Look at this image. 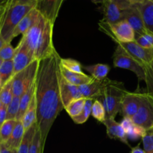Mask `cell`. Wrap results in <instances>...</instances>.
<instances>
[{
    "mask_svg": "<svg viewBox=\"0 0 153 153\" xmlns=\"http://www.w3.org/2000/svg\"><path fill=\"white\" fill-rule=\"evenodd\" d=\"M122 20H125L135 32V37L149 33L146 28L140 11L136 4H132L124 13Z\"/></svg>",
    "mask_w": 153,
    "mask_h": 153,
    "instance_id": "obj_12",
    "label": "cell"
},
{
    "mask_svg": "<svg viewBox=\"0 0 153 153\" xmlns=\"http://www.w3.org/2000/svg\"><path fill=\"white\" fill-rule=\"evenodd\" d=\"M100 30L111 37L116 43H129L135 40V32L125 20H122L113 24L100 21Z\"/></svg>",
    "mask_w": 153,
    "mask_h": 153,
    "instance_id": "obj_6",
    "label": "cell"
},
{
    "mask_svg": "<svg viewBox=\"0 0 153 153\" xmlns=\"http://www.w3.org/2000/svg\"><path fill=\"white\" fill-rule=\"evenodd\" d=\"M3 85V83H2V79L1 76H0V88H2V86Z\"/></svg>",
    "mask_w": 153,
    "mask_h": 153,
    "instance_id": "obj_48",
    "label": "cell"
},
{
    "mask_svg": "<svg viewBox=\"0 0 153 153\" xmlns=\"http://www.w3.org/2000/svg\"><path fill=\"white\" fill-rule=\"evenodd\" d=\"M116 44L122 48L131 58L137 61L142 67L148 65L153 61V49H145L138 45L135 41L119 43Z\"/></svg>",
    "mask_w": 153,
    "mask_h": 153,
    "instance_id": "obj_10",
    "label": "cell"
},
{
    "mask_svg": "<svg viewBox=\"0 0 153 153\" xmlns=\"http://www.w3.org/2000/svg\"><path fill=\"white\" fill-rule=\"evenodd\" d=\"M38 128V126L37 123H35L30 128L26 130L22 141L17 149V153H28L30 146H31Z\"/></svg>",
    "mask_w": 153,
    "mask_h": 153,
    "instance_id": "obj_25",
    "label": "cell"
},
{
    "mask_svg": "<svg viewBox=\"0 0 153 153\" xmlns=\"http://www.w3.org/2000/svg\"><path fill=\"white\" fill-rule=\"evenodd\" d=\"M92 1L93 3H94V4H103L104 2L106 0H91Z\"/></svg>",
    "mask_w": 153,
    "mask_h": 153,
    "instance_id": "obj_46",
    "label": "cell"
},
{
    "mask_svg": "<svg viewBox=\"0 0 153 153\" xmlns=\"http://www.w3.org/2000/svg\"><path fill=\"white\" fill-rule=\"evenodd\" d=\"M11 1H12V0H9V1H8V4H6V5H5V7H4V8H3V10H2L1 12H0V17H1V16H2V13H4V10H6V8H7V7H8V5H9V4H10V2H11Z\"/></svg>",
    "mask_w": 153,
    "mask_h": 153,
    "instance_id": "obj_45",
    "label": "cell"
},
{
    "mask_svg": "<svg viewBox=\"0 0 153 153\" xmlns=\"http://www.w3.org/2000/svg\"><path fill=\"white\" fill-rule=\"evenodd\" d=\"M34 60L35 59L27 46L25 40L21 37L20 41L15 48V53L13 58L14 75L28 67Z\"/></svg>",
    "mask_w": 153,
    "mask_h": 153,
    "instance_id": "obj_11",
    "label": "cell"
},
{
    "mask_svg": "<svg viewBox=\"0 0 153 153\" xmlns=\"http://www.w3.org/2000/svg\"><path fill=\"white\" fill-rule=\"evenodd\" d=\"M40 61L34 60L29 65L12 77L14 97H20L34 82Z\"/></svg>",
    "mask_w": 153,
    "mask_h": 153,
    "instance_id": "obj_5",
    "label": "cell"
},
{
    "mask_svg": "<svg viewBox=\"0 0 153 153\" xmlns=\"http://www.w3.org/2000/svg\"><path fill=\"white\" fill-rule=\"evenodd\" d=\"M21 121H22L25 130L28 129L33 124L37 123V105H36V100L34 96Z\"/></svg>",
    "mask_w": 153,
    "mask_h": 153,
    "instance_id": "obj_26",
    "label": "cell"
},
{
    "mask_svg": "<svg viewBox=\"0 0 153 153\" xmlns=\"http://www.w3.org/2000/svg\"><path fill=\"white\" fill-rule=\"evenodd\" d=\"M60 72L68 82L76 86H80V85L89 83L94 79L91 76H88L85 73L80 74V73H73V72L68 71L61 66H60Z\"/></svg>",
    "mask_w": 153,
    "mask_h": 153,
    "instance_id": "obj_21",
    "label": "cell"
},
{
    "mask_svg": "<svg viewBox=\"0 0 153 153\" xmlns=\"http://www.w3.org/2000/svg\"><path fill=\"white\" fill-rule=\"evenodd\" d=\"M150 1H152V2H153V0H150Z\"/></svg>",
    "mask_w": 153,
    "mask_h": 153,
    "instance_id": "obj_52",
    "label": "cell"
},
{
    "mask_svg": "<svg viewBox=\"0 0 153 153\" xmlns=\"http://www.w3.org/2000/svg\"><path fill=\"white\" fill-rule=\"evenodd\" d=\"M34 92H35V81L31 85V87L20 97V108L17 116H16V120H22V117L25 114L27 108H28L33 97H34Z\"/></svg>",
    "mask_w": 153,
    "mask_h": 153,
    "instance_id": "obj_23",
    "label": "cell"
},
{
    "mask_svg": "<svg viewBox=\"0 0 153 153\" xmlns=\"http://www.w3.org/2000/svg\"><path fill=\"white\" fill-rule=\"evenodd\" d=\"M60 66L73 73L82 74V66L79 61L72 58H60Z\"/></svg>",
    "mask_w": 153,
    "mask_h": 153,
    "instance_id": "obj_32",
    "label": "cell"
},
{
    "mask_svg": "<svg viewBox=\"0 0 153 153\" xmlns=\"http://www.w3.org/2000/svg\"><path fill=\"white\" fill-rule=\"evenodd\" d=\"M142 141L145 153H153V128L146 130Z\"/></svg>",
    "mask_w": 153,
    "mask_h": 153,
    "instance_id": "obj_38",
    "label": "cell"
},
{
    "mask_svg": "<svg viewBox=\"0 0 153 153\" xmlns=\"http://www.w3.org/2000/svg\"><path fill=\"white\" fill-rule=\"evenodd\" d=\"M141 93H130L127 91L122 101L121 114L123 117L131 119L136 113L140 104Z\"/></svg>",
    "mask_w": 153,
    "mask_h": 153,
    "instance_id": "obj_16",
    "label": "cell"
},
{
    "mask_svg": "<svg viewBox=\"0 0 153 153\" xmlns=\"http://www.w3.org/2000/svg\"><path fill=\"white\" fill-rule=\"evenodd\" d=\"M7 1V0H0V4H3L4 2H5V1Z\"/></svg>",
    "mask_w": 153,
    "mask_h": 153,
    "instance_id": "obj_49",
    "label": "cell"
},
{
    "mask_svg": "<svg viewBox=\"0 0 153 153\" xmlns=\"http://www.w3.org/2000/svg\"><path fill=\"white\" fill-rule=\"evenodd\" d=\"M136 5L140 11L146 28L153 34V2L150 0H146Z\"/></svg>",
    "mask_w": 153,
    "mask_h": 153,
    "instance_id": "obj_20",
    "label": "cell"
},
{
    "mask_svg": "<svg viewBox=\"0 0 153 153\" xmlns=\"http://www.w3.org/2000/svg\"><path fill=\"white\" fill-rule=\"evenodd\" d=\"M2 105L1 102H0V108H1V107H2Z\"/></svg>",
    "mask_w": 153,
    "mask_h": 153,
    "instance_id": "obj_51",
    "label": "cell"
},
{
    "mask_svg": "<svg viewBox=\"0 0 153 153\" xmlns=\"http://www.w3.org/2000/svg\"><path fill=\"white\" fill-rule=\"evenodd\" d=\"M58 82H59L60 95H61L62 102L64 108L74 100L82 98L78 86L68 82L62 76L61 72H59L58 74Z\"/></svg>",
    "mask_w": 153,
    "mask_h": 153,
    "instance_id": "obj_15",
    "label": "cell"
},
{
    "mask_svg": "<svg viewBox=\"0 0 153 153\" xmlns=\"http://www.w3.org/2000/svg\"><path fill=\"white\" fill-rule=\"evenodd\" d=\"M120 124L125 131L128 139L131 140H136L142 138L146 132V130L143 128L134 123L130 118L123 117V120Z\"/></svg>",
    "mask_w": 153,
    "mask_h": 153,
    "instance_id": "obj_19",
    "label": "cell"
},
{
    "mask_svg": "<svg viewBox=\"0 0 153 153\" xmlns=\"http://www.w3.org/2000/svg\"><path fill=\"white\" fill-rule=\"evenodd\" d=\"M143 69L145 71L144 82L146 85V91L145 93L153 104V61L148 65L143 67Z\"/></svg>",
    "mask_w": 153,
    "mask_h": 153,
    "instance_id": "obj_28",
    "label": "cell"
},
{
    "mask_svg": "<svg viewBox=\"0 0 153 153\" xmlns=\"http://www.w3.org/2000/svg\"><path fill=\"white\" fill-rule=\"evenodd\" d=\"M60 58L56 50L50 56L40 61L35 79L37 124L44 144L51 127L64 109L58 82Z\"/></svg>",
    "mask_w": 153,
    "mask_h": 153,
    "instance_id": "obj_1",
    "label": "cell"
},
{
    "mask_svg": "<svg viewBox=\"0 0 153 153\" xmlns=\"http://www.w3.org/2000/svg\"><path fill=\"white\" fill-rule=\"evenodd\" d=\"M7 118V107L2 105L0 108V127L2 126Z\"/></svg>",
    "mask_w": 153,
    "mask_h": 153,
    "instance_id": "obj_41",
    "label": "cell"
},
{
    "mask_svg": "<svg viewBox=\"0 0 153 153\" xmlns=\"http://www.w3.org/2000/svg\"><path fill=\"white\" fill-rule=\"evenodd\" d=\"M134 41L145 49H153V34L151 33L136 36Z\"/></svg>",
    "mask_w": 153,
    "mask_h": 153,
    "instance_id": "obj_37",
    "label": "cell"
},
{
    "mask_svg": "<svg viewBox=\"0 0 153 153\" xmlns=\"http://www.w3.org/2000/svg\"><path fill=\"white\" fill-rule=\"evenodd\" d=\"M131 120L134 123L145 130L153 128V104L146 93H141L139 108Z\"/></svg>",
    "mask_w": 153,
    "mask_h": 153,
    "instance_id": "obj_9",
    "label": "cell"
},
{
    "mask_svg": "<svg viewBox=\"0 0 153 153\" xmlns=\"http://www.w3.org/2000/svg\"><path fill=\"white\" fill-rule=\"evenodd\" d=\"M128 1H130L132 4H140V3L143 2L146 0H128Z\"/></svg>",
    "mask_w": 153,
    "mask_h": 153,
    "instance_id": "obj_44",
    "label": "cell"
},
{
    "mask_svg": "<svg viewBox=\"0 0 153 153\" xmlns=\"http://www.w3.org/2000/svg\"><path fill=\"white\" fill-rule=\"evenodd\" d=\"M130 153H145V151L143 150V149H141L139 144L136 146H134V147L131 148Z\"/></svg>",
    "mask_w": 153,
    "mask_h": 153,
    "instance_id": "obj_43",
    "label": "cell"
},
{
    "mask_svg": "<svg viewBox=\"0 0 153 153\" xmlns=\"http://www.w3.org/2000/svg\"><path fill=\"white\" fill-rule=\"evenodd\" d=\"M32 7L15 4L12 0L10 6L6 11L1 26V36L5 43H10L12 34L20 21L28 12L32 9Z\"/></svg>",
    "mask_w": 153,
    "mask_h": 153,
    "instance_id": "obj_4",
    "label": "cell"
},
{
    "mask_svg": "<svg viewBox=\"0 0 153 153\" xmlns=\"http://www.w3.org/2000/svg\"><path fill=\"white\" fill-rule=\"evenodd\" d=\"M86 101V99L83 97L74 100L64 108V110L70 117H74L81 113L85 105Z\"/></svg>",
    "mask_w": 153,
    "mask_h": 153,
    "instance_id": "obj_29",
    "label": "cell"
},
{
    "mask_svg": "<svg viewBox=\"0 0 153 153\" xmlns=\"http://www.w3.org/2000/svg\"><path fill=\"white\" fill-rule=\"evenodd\" d=\"M25 128L21 120H16V125L11 133L8 141L4 144L8 148L12 149H17L22 140L24 134H25Z\"/></svg>",
    "mask_w": 153,
    "mask_h": 153,
    "instance_id": "obj_22",
    "label": "cell"
},
{
    "mask_svg": "<svg viewBox=\"0 0 153 153\" xmlns=\"http://www.w3.org/2000/svg\"><path fill=\"white\" fill-rule=\"evenodd\" d=\"M113 66L118 68L125 69L134 73L138 81L145 80V71L143 67L130 56L122 48L117 45L112 56Z\"/></svg>",
    "mask_w": 153,
    "mask_h": 153,
    "instance_id": "obj_7",
    "label": "cell"
},
{
    "mask_svg": "<svg viewBox=\"0 0 153 153\" xmlns=\"http://www.w3.org/2000/svg\"><path fill=\"white\" fill-rule=\"evenodd\" d=\"M14 97L12 90V78L3 84L0 88V102L2 105L7 107Z\"/></svg>",
    "mask_w": 153,
    "mask_h": 153,
    "instance_id": "obj_27",
    "label": "cell"
},
{
    "mask_svg": "<svg viewBox=\"0 0 153 153\" xmlns=\"http://www.w3.org/2000/svg\"><path fill=\"white\" fill-rule=\"evenodd\" d=\"M44 145L45 144L42 141L41 134H40V131L38 128L34 136V138H33L32 143L30 146L28 153H43Z\"/></svg>",
    "mask_w": 153,
    "mask_h": 153,
    "instance_id": "obj_35",
    "label": "cell"
},
{
    "mask_svg": "<svg viewBox=\"0 0 153 153\" xmlns=\"http://www.w3.org/2000/svg\"><path fill=\"white\" fill-rule=\"evenodd\" d=\"M64 1V0H38L35 8L42 16L54 24Z\"/></svg>",
    "mask_w": 153,
    "mask_h": 153,
    "instance_id": "obj_14",
    "label": "cell"
},
{
    "mask_svg": "<svg viewBox=\"0 0 153 153\" xmlns=\"http://www.w3.org/2000/svg\"><path fill=\"white\" fill-rule=\"evenodd\" d=\"M20 108V97H14L10 104L7 106L6 120H16Z\"/></svg>",
    "mask_w": 153,
    "mask_h": 153,
    "instance_id": "obj_36",
    "label": "cell"
},
{
    "mask_svg": "<svg viewBox=\"0 0 153 153\" xmlns=\"http://www.w3.org/2000/svg\"><path fill=\"white\" fill-rule=\"evenodd\" d=\"M16 120H6L0 127V143H5L16 125Z\"/></svg>",
    "mask_w": 153,
    "mask_h": 153,
    "instance_id": "obj_30",
    "label": "cell"
},
{
    "mask_svg": "<svg viewBox=\"0 0 153 153\" xmlns=\"http://www.w3.org/2000/svg\"><path fill=\"white\" fill-rule=\"evenodd\" d=\"M93 102H94L93 99H86L85 105H84V108L82 111H81V113L77 116L71 118L75 123L83 124L86 122L87 120L89 117L90 114H91L92 106Z\"/></svg>",
    "mask_w": 153,
    "mask_h": 153,
    "instance_id": "obj_31",
    "label": "cell"
},
{
    "mask_svg": "<svg viewBox=\"0 0 153 153\" xmlns=\"http://www.w3.org/2000/svg\"><path fill=\"white\" fill-rule=\"evenodd\" d=\"M104 124L106 127V134L110 138L119 140L123 143L130 147L125 131L123 129L121 124L115 120V118H106Z\"/></svg>",
    "mask_w": 153,
    "mask_h": 153,
    "instance_id": "obj_17",
    "label": "cell"
},
{
    "mask_svg": "<svg viewBox=\"0 0 153 153\" xmlns=\"http://www.w3.org/2000/svg\"><path fill=\"white\" fill-rule=\"evenodd\" d=\"M102 4L104 13L102 21L109 24L122 20L124 12L132 5L128 0H106Z\"/></svg>",
    "mask_w": 153,
    "mask_h": 153,
    "instance_id": "obj_8",
    "label": "cell"
},
{
    "mask_svg": "<svg viewBox=\"0 0 153 153\" xmlns=\"http://www.w3.org/2000/svg\"><path fill=\"white\" fill-rule=\"evenodd\" d=\"M8 1H9V0H7V1H6L5 2H4V3H3V4H0V12H1L2 10H3V8H4V7H5V5L8 4Z\"/></svg>",
    "mask_w": 153,
    "mask_h": 153,
    "instance_id": "obj_47",
    "label": "cell"
},
{
    "mask_svg": "<svg viewBox=\"0 0 153 153\" xmlns=\"http://www.w3.org/2000/svg\"><path fill=\"white\" fill-rule=\"evenodd\" d=\"M2 63V59H1V58H0V66H1Z\"/></svg>",
    "mask_w": 153,
    "mask_h": 153,
    "instance_id": "obj_50",
    "label": "cell"
},
{
    "mask_svg": "<svg viewBox=\"0 0 153 153\" xmlns=\"http://www.w3.org/2000/svg\"><path fill=\"white\" fill-rule=\"evenodd\" d=\"M111 82L112 80L108 78L100 81L93 79L89 83L78 86V88L82 97L86 99L98 100L103 94L105 87L109 85Z\"/></svg>",
    "mask_w": 153,
    "mask_h": 153,
    "instance_id": "obj_13",
    "label": "cell"
},
{
    "mask_svg": "<svg viewBox=\"0 0 153 153\" xmlns=\"http://www.w3.org/2000/svg\"><path fill=\"white\" fill-rule=\"evenodd\" d=\"M82 69L90 73L92 77L95 80H104L107 78L108 73L110 70V67L108 64H95L93 65L84 66Z\"/></svg>",
    "mask_w": 153,
    "mask_h": 153,
    "instance_id": "obj_24",
    "label": "cell"
},
{
    "mask_svg": "<svg viewBox=\"0 0 153 153\" xmlns=\"http://www.w3.org/2000/svg\"><path fill=\"white\" fill-rule=\"evenodd\" d=\"M15 53V48L12 46L10 43H5L4 46L0 49V58L4 61L13 60Z\"/></svg>",
    "mask_w": 153,
    "mask_h": 153,
    "instance_id": "obj_39",
    "label": "cell"
},
{
    "mask_svg": "<svg viewBox=\"0 0 153 153\" xmlns=\"http://www.w3.org/2000/svg\"><path fill=\"white\" fill-rule=\"evenodd\" d=\"M0 76L2 79V83L4 84L7 81L14 76V63L11 61H2L0 66Z\"/></svg>",
    "mask_w": 153,
    "mask_h": 153,
    "instance_id": "obj_34",
    "label": "cell"
},
{
    "mask_svg": "<svg viewBox=\"0 0 153 153\" xmlns=\"http://www.w3.org/2000/svg\"><path fill=\"white\" fill-rule=\"evenodd\" d=\"M91 114L94 119L102 123H104V122L106 120V116L104 107L98 100H94L92 106Z\"/></svg>",
    "mask_w": 153,
    "mask_h": 153,
    "instance_id": "obj_33",
    "label": "cell"
},
{
    "mask_svg": "<svg viewBox=\"0 0 153 153\" xmlns=\"http://www.w3.org/2000/svg\"><path fill=\"white\" fill-rule=\"evenodd\" d=\"M122 82L112 80L105 87L103 94L98 100L102 103L106 111V118H115L121 111L122 101L127 92Z\"/></svg>",
    "mask_w": 153,
    "mask_h": 153,
    "instance_id": "obj_3",
    "label": "cell"
},
{
    "mask_svg": "<svg viewBox=\"0 0 153 153\" xmlns=\"http://www.w3.org/2000/svg\"><path fill=\"white\" fill-rule=\"evenodd\" d=\"M13 1L15 4L35 7L36 4L38 2V0H13Z\"/></svg>",
    "mask_w": 153,
    "mask_h": 153,
    "instance_id": "obj_40",
    "label": "cell"
},
{
    "mask_svg": "<svg viewBox=\"0 0 153 153\" xmlns=\"http://www.w3.org/2000/svg\"><path fill=\"white\" fill-rule=\"evenodd\" d=\"M0 153H17V149H10L4 143H1Z\"/></svg>",
    "mask_w": 153,
    "mask_h": 153,
    "instance_id": "obj_42",
    "label": "cell"
},
{
    "mask_svg": "<svg viewBox=\"0 0 153 153\" xmlns=\"http://www.w3.org/2000/svg\"><path fill=\"white\" fill-rule=\"evenodd\" d=\"M53 25L50 21L40 14L37 22L22 35L35 60L41 61L56 51L52 41Z\"/></svg>",
    "mask_w": 153,
    "mask_h": 153,
    "instance_id": "obj_2",
    "label": "cell"
},
{
    "mask_svg": "<svg viewBox=\"0 0 153 153\" xmlns=\"http://www.w3.org/2000/svg\"><path fill=\"white\" fill-rule=\"evenodd\" d=\"M40 14V13H39L38 10L35 7H33L20 21V22L16 25V28H15L13 34H12V39L17 37L20 34H22V35L27 31H28L37 22Z\"/></svg>",
    "mask_w": 153,
    "mask_h": 153,
    "instance_id": "obj_18",
    "label": "cell"
},
{
    "mask_svg": "<svg viewBox=\"0 0 153 153\" xmlns=\"http://www.w3.org/2000/svg\"><path fill=\"white\" fill-rule=\"evenodd\" d=\"M0 146H1V143H0Z\"/></svg>",
    "mask_w": 153,
    "mask_h": 153,
    "instance_id": "obj_53",
    "label": "cell"
}]
</instances>
